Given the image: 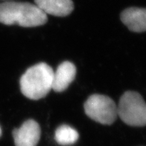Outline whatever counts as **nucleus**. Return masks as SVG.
<instances>
[{"mask_svg":"<svg viewBox=\"0 0 146 146\" xmlns=\"http://www.w3.org/2000/svg\"><path fill=\"white\" fill-rule=\"evenodd\" d=\"M117 113L125 124L133 127L146 125V103L139 93L126 91L121 96Z\"/></svg>","mask_w":146,"mask_h":146,"instance_id":"obj_3","label":"nucleus"},{"mask_svg":"<svg viewBox=\"0 0 146 146\" xmlns=\"http://www.w3.org/2000/svg\"><path fill=\"white\" fill-rule=\"evenodd\" d=\"M47 21V14L33 4L13 1L0 4V22L6 25L32 28L43 25Z\"/></svg>","mask_w":146,"mask_h":146,"instance_id":"obj_1","label":"nucleus"},{"mask_svg":"<svg viewBox=\"0 0 146 146\" xmlns=\"http://www.w3.org/2000/svg\"><path fill=\"white\" fill-rule=\"evenodd\" d=\"M79 139V133L67 125H60L55 132V140L61 145H70Z\"/></svg>","mask_w":146,"mask_h":146,"instance_id":"obj_9","label":"nucleus"},{"mask_svg":"<svg viewBox=\"0 0 146 146\" xmlns=\"http://www.w3.org/2000/svg\"><path fill=\"white\" fill-rule=\"evenodd\" d=\"M121 21L132 32L146 31V8L131 7L122 11Z\"/></svg>","mask_w":146,"mask_h":146,"instance_id":"obj_7","label":"nucleus"},{"mask_svg":"<svg viewBox=\"0 0 146 146\" xmlns=\"http://www.w3.org/2000/svg\"><path fill=\"white\" fill-rule=\"evenodd\" d=\"M54 72L51 67L44 62L29 68L20 79L22 94L33 100L45 97L52 89Z\"/></svg>","mask_w":146,"mask_h":146,"instance_id":"obj_2","label":"nucleus"},{"mask_svg":"<svg viewBox=\"0 0 146 146\" xmlns=\"http://www.w3.org/2000/svg\"><path fill=\"white\" fill-rule=\"evenodd\" d=\"M3 1H5V2H8V1H13V0H3Z\"/></svg>","mask_w":146,"mask_h":146,"instance_id":"obj_11","label":"nucleus"},{"mask_svg":"<svg viewBox=\"0 0 146 146\" xmlns=\"http://www.w3.org/2000/svg\"><path fill=\"white\" fill-rule=\"evenodd\" d=\"M16 146H36L41 137V128L33 119H28L20 128L13 130Z\"/></svg>","mask_w":146,"mask_h":146,"instance_id":"obj_5","label":"nucleus"},{"mask_svg":"<svg viewBox=\"0 0 146 146\" xmlns=\"http://www.w3.org/2000/svg\"><path fill=\"white\" fill-rule=\"evenodd\" d=\"M76 74V68L72 62L65 61L58 66L54 72L52 89L56 92L65 91L72 83Z\"/></svg>","mask_w":146,"mask_h":146,"instance_id":"obj_6","label":"nucleus"},{"mask_svg":"<svg viewBox=\"0 0 146 146\" xmlns=\"http://www.w3.org/2000/svg\"><path fill=\"white\" fill-rule=\"evenodd\" d=\"M85 113L89 118L102 125H111L116 121L117 106L109 96L94 94L88 97L84 105Z\"/></svg>","mask_w":146,"mask_h":146,"instance_id":"obj_4","label":"nucleus"},{"mask_svg":"<svg viewBox=\"0 0 146 146\" xmlns=\"http://www.w3.org/2000/svg\"><path fill=\"white\" fill-rule=\"evenodd\" d=\"M2 135V129H1V127H0V137Z\"/></svg>","mask_w":146,"mask_h":146,"instance_id":"obj_10","label":"nucleus"},{"mask_svg":"<svg viewBox=\"0 0 146 146\" xmlns=\"http://www.w3.org/2000/svg\"><path fill=\"white\" fill-rule=\"evenodd\" d=\"M35 5L45 14L63 17L74 11L72 0H34Z\"/></svg>","mask_w":146,"mask_h":146,"instance_id":"obj_8","label":"nucleus"}]
</instances>
